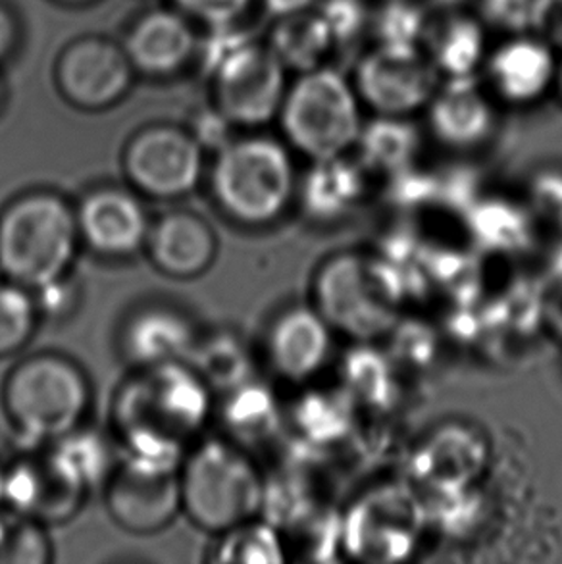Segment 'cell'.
<instances>
[{
    "instance_id": "1",
    "label": "cell",
    "mask_w": 562,
    "mask_h": 564,
    "mask_svg": "<svg viewBox=\"0 0 562 564\" xmlns=\"http://www.w3.org/2000/svg\"><path fill=\"white\" fill-rule=\"evenodd\" d=\"M213 414V389L187 362L136 368L112 403L120 457L180 470Z\"/></svg>"
},
{
    "instance_id": "2",
    "label": "cell",
    "mask_w": 562,
    "mask_h": 564,
    "mask_svg": "<svg viewBox=\"0 0 562 564\" xmlns=\"http://www.w3.org/2000/svg\"><path fill=\"white\" fill-rule=\"evenodd\" d=\"M79 245L76 206L56 191H28L0 213V278L43 290L72 274Z\"/></svg>"
},
{
    "instance_id": "3",
    "label": "cell",
    "mask_w": 562,
    "mask_h": 564,
    "mask_svg": "<svg viewBox=\"0 0 562 564\" xmlns=\"http://www.w3.org/2000/svg\"><path fill=\"white\" fill-rule=\"evenodd\" d=\"M91 401L84 368L56 352L23 359L2 386L4 414L28 447L53 445L84 426Z\"/></svg>"
},
{
    "instance_id": "4",
    "label": "cell",
    "mask_w": 562,
    "mask_h": 564,
    "mask_svg": "<svg viewBox=\"0 0 562 564\" xmlns=\"http://www.w3.org/2000/svg\"><path fill=\"white\" fill-rule=\"evenodd\" d=\"M182 511L195 527L221 535L259 519L267 480L247 449L226 437L198 440L180 466Z\"/></svg>"
},
{
    "instance_id": "5",
    "label": "cell",
    "mask_w": 562,
    "mask_h": 564,
    "mask_svg": "<svg viewBox=\"0 0 562 564\" xmlns=\"http://www.w3.org/2000/svg\"><path fill=\"white\" fill-rule=\"evenodd\" d=\"M210 191L226 218L244 228H264L280 220L295 198V164L278 139L247 133L216 151Z\"/></svg>"
},
{
    "instance_id": "6",
    "label": "cell",
    "mask_w": 562,
    "mask_h": 564,
    "mask_svg": "<svg viewBox=\"0 0 562 564\" xmlns=\"http://www.w3.org/2000/svg\"><path fill=\"white\" fill-rule=\"evenodd\" d=\"M358 100L339 72L324 66L304 72L288 87L278 115L289 147L312 162L345 156L365 126Z\"/></svg>"
},
{
    "instance_id": "7",
    "label": "cell",
    "mask_w": 562,
    "mask_h": 564,
    "mask_svg": "<svg viewBox=\"0 0 562 564\" xmlns=\"http://www.w3.org/2000/svg\"><path fill=\"white\" fill-rule=\"evenodd\" d=\"M214 110L237 130L264 128L280 115L288 69L268 43L228 33L210 56Z\"/></svg>"
},
{
    "instance_id": "8",
    "label": "cell",
    "mask_w": 562,
    "mask_h": 564,
    "mask_svg": "<svg viewBox=\"0 0 562 564\" xmlns=\"http://www.w3.org/2000/svg\"><path fill=\"white\" fill-rule=\"evenodd\" d=\"M318 311L332 329L358 341L383 336L397 322V291L381 268L360 254H337L314 282Z\"/></svg>"
},
{
    "instance_id": "9",
    "label": "cell",
    "mask_w": 562,
    "mask_h": 564,
    "mask_svg": "<svg viewBox=\"0 0 562 564\" xmlns=\"http://www.w3.org/2000/svg\"><path fill=\"white\" fill-rule=\"evenodd\" d=\"M131 189L156 200H175L197 189L205 174V147L193 131L156 123L138 131L123 149Z\"/></svg>"
},
{
    "instance_id": "10",
    "label": "cell",
    "mask_w": 562,
    "mask_h": 564,
    "mask_svg": "<svg viewBox=\"0 0 562 564\" xmlns=\"http://www.w3.org/2000/svg\"><path fill=\"white\" fill-rule=\"evenodd\" d=\"M89 486L54 445H35L4 466V507L43 527L64 524L82 511Z\"/></svg>"
},
{
    "instance_id": "11",
    "label": "cell",
    "mask_w": 562,
    "mask_h": 564,
    "mask_svg": "<svg viewBox=\"0 0 562 564\" xmlns=\"http://www.w3.org/2000/svg\"><path fill=\"white\" fill-rule=\"evenodd\" d=\"M358 97L380 116H409L428 107L441 74L419 45L380 43L358 62Z\"/></svg>"
},
{
    "instance_id": "12",
    "label": "cell",
    "mask_w": 562,
    "mask_h": 564,
    "mask_svg": "<svg viewBox=\"0 0 562 564\" xmlns=\"http://www.w3.org/2000/svg\"><path fill=\"white\" fill-rule=\"evenodd\" d=\"M54 76L58 91L72 107L99 112L126 99L136 68L123 45L89 35L72 41L62 51Z\"/></svg>"
},
{
    "instance_id": "13",
    "label": "cell",
    "mask_w": 562,
    "mask_h": 564,
    "mask_svg": "<svg viewBox=\"0 0 562 564\" xmlns=\"http://www.w3.org/2000/svg\"><path fill=\"white\" fill-rule=\"evenodd\" d=\"M110 519L136 535L159 534L182 514L180 470L120 457L105 484Z\"/></svg>"
},
{
    "instance_id": "14",
    "label": "cell",
    "mask_w": 562,
    "mask_h": 564,
    "mask_svg": "<svg viewBox=\"0 0 562 564\" xmlns=\"http://www.w3.org/2000/svg\"><path fill=\"white\" fill-rule=\"evenodd\" d=\"M82 245L102 259H130L143 251L152 221L138 191L105 185L76 206Z\"/></svg>"
},
{
    "instance_id": "15",
    "label": "cell",
    "mask_w": 562,
    "mask_h": 564,
    "mask_svg": "<svg viewBox=\"0 0 562 564\" xmlns=\"http://www.w3.org/2000/svg\"><path fill=\"white\" fill-rule=\"evenodd\" d=\"M332 326L316 306H289L267 336V359L275 375L303 383L320 375L332 352Z\"/></svg>"
},
{
    "instance_id": "16",
    "label": "cell",
    "mask_w": 562,
    "mask_h": 564,
    "mask_svg": "<svg viewBox=\"0 0 562 564\" xmlns=\"http://www.w3.org/2000/svg\"><path fill=\"white\" fill-rule=\"evenodd\" d=\"M198 336L195 322L180 308L144 305L123 322L120 349L133 370L190 362Z\"/></svg>"
},
{
    "instance_id": "17",
    "label": "cell",
    "mask_w": 562,
    "mask_h": 564,
    "mask_svg": "<svg viewBox=\"0 0 562 564\" xmlns=\"http://www.w3.org/2000/svg\"><path fill=\"white\" fill-rule=\"evenodd\" d=\"M144 249L159 272L175 280H191L213 267L218 237L203 216L174 210L152 221Z\"/></svg>"
},
{
    "instance_id": "18",
    "label": "cell",
    "mask_w": 562,
    "mask_h": 564,
    "mask_svg": "<svg viewBox=\"0 0 562 564\" xmlns=\"http://www.w3.org/2000/svg\"><path fill=\"white\" fill-rule=\"evenodd\" d=\"M198 39L191 18L160 8L133 23L123 48L136 72L144 76L170 77L180 74L197 54Z\"/></svg>"
},
{
    "instance_id": "19",
    "label": "cell",
    "mask_w": 562,
    "mask_h": 564,
    "mask_svg": "<svg viewBox=\"0 0 562 564\" xmlns=\"http://www.w3.org/2000/svg\"><path fill=\"white\" fill-rule=\"evenodd\" d=\"M433 138L455 151L484 145L494 133L495 110L474 76L447 79L428 102Z\"/></svg>"
},
{
    "instance_id": "20",
    "label": "cell",
    "mask_w": 562,
    "mask_h": 564,
    "mask_svg": "<svg viewBox=\"0 0 562 564\" xmlns=\"http://www.w3.org/2000/svg\"><path fill=\"white\" fill-rule=\"evenodd\" d=\"M556 61L548 41L520 35L497 46L487 61L495 93L512 105H530L555 84Z\"/></svg>"
},
{
    "instance_id": "21",
    "label": "cell",
    "mask_w": 562,
    "mask_h": 564,
    "mask_svg": "<svg viewBox=\"0 0 562 564\" xmlns=\"http://www.w3.org/2000/svg\"><path fill=\"white\" fill-rule=\"evenodd\" d=\"M218 420L226 440L249 449L274 437L281 424L280 404L268 386L252 378L221 393Z\"/></svg>"
},
{
    "instance_id": "22",
    "label": "cell",
    "mask_w": 562,
    "mask_h": 564,
    "mask_svg": "<svg viewBox=\"0 0 562 564\" xmlns=\"http://www.w3.org/2000/svg\"><path fill=\"white\" fill-rule=\"evenodd\" d=\"M428 54L447 79L471 77L486 56L484 25L468 14H447L428 28Z\"/></svg>"
},
{
    "instance_id": "23",
    "label": "cell",
    "mask_w": 562,
    "mask_h": 564,
    "mask_svg": "<svg viewBox=\"0 0 562 564\" xmlns=\"http://www.w3.org/2000/svg\"><path fill=\"white\" fill-rule=\"evenodd\" d=\"M213 393H226L255 378L251 349L231 329H214L198 336L187 362Z\"/></svg>"
},
{
    "instance_id": "24",
    "label": "cell",
    "mask_w": 562,
    "mask_h": 564,
    "mask_svg": "<svg viewBox=\"0 0 562 564\" xmlns=\"http://www.w3.org/2000/svg\"><path fill=\"white\" fill-rule=\"evenodd\" d=\"M285 69L299 74L322 66L327 54L335 48L332 31L318 10H303L278 18L268 41Z\"/></svg>"
},
{
    "instance_id": "25",
    "label": "cell",
    "mask_w": 562,
    "mask_h": 564,
    "mask_svg": "<svg viewBox=\"0 0 562 564\" xmlns=\"http://www.w3.org/2000/svg\"><path fill=\"white\" fill-rule=\"evenodd\" d=\"M301 191L304 208L314 218H334L347 213L355 205L358 195L363 193V176L360 170L345 156L312 162V169Z\"/></svg>"
},
{
    "instance_id": "26",
    "label": "cell",
    "mask_w": 562,
    "mask_h": 564,
    "mask_svg": "<svg viewBox=\"0 0 562 564\" xmlns=\"http://www.w3.org/2000/svg\"><path fill=\"white\" fill-rule=\"evenodd\" d=\"M357 147L368 169L399 172L419 153L420 133L404 116L378 115L363 126Z\"/></svg>"
},
{
    "instance_id": "27",
    "label": "cell",
    "mask_w": 562,
    "mask_h": 564,
    "mask_svg": "<svg viewBox=\"0 0 562 564\" xmlns=\"http://www.w3.org/2000/svg\"><path fill=\"white\" fill-rule=\"evenodd\" d=\"M53 445L74 466V470L84 478L89 489L100 486L105 488L110 474L115 473L120 463V451L116 453L110 440L85 424Z\"/></svg>"
},
{
    "instance_id": "28",
    "label": "cell",
    "mask_w": 562,
    "mask_h": 564,
    "mask_svg": "<svg viewBox=\"0 0 562 564\" xmlns=\"http://www.w3.org/2000/svg\"><path fill=\"white\" fill-rule=\"evenodd\" d=\"M41 322V311L33 291L8 280H0V359L22 351L30 345Z\"/></svg>"
},
{
    "instance_id": "29",
    "label": "cell",
    "mask_w": 562,
    "mask_h": 564,
    "mask_svg": "<svg viewBox=\"0 0 562 564\" xmlns=\"http://www.w3.org/2000/svg\"><path fill=\"white\" fill-rule=\"evenodd\" d=\"M216 563H283L285 551L272 522L249 520L220 535Z\"/></svg>"
},
{
    "instance_id": "30",
    "label": "cell",
    "mask_w": 562,
    "mask_h": 564,
    "mask_svg": "<svg viewBox=\"0 0 562 564\" xmlns=\"http://www.w3.org/2000/svg\"><path fill=\"white\" fill-rule=\"evenodd\" d=\"M53 558L46 527L0 507V564H45Z\"/></svg>"
},
{
    "instance_id": "31",
    "label": "cell",
    "mask_w": 562,
    "mask_h": 564,
    "mask_svg": "<svg viewBox=\"0 0 562 564\" xmlns=\"http://www.w3.org/2000/svg\"><path fill=\"white\" fill-rule=\"evenodd\" d=\"M370 23L378 41L388 45H419L430 28L428 10L412 0H388Z\"/></svg>"
},
{
    "instance_id": "32",
    "label": "cell",
    "mask_w": 562,
    "mask_h": 564,
    "mask_svg": "<svg viewBox=\"0 0 562 564\" xmlns=\"http://www.w3.org/2000/svg\"><path fill=\"white\" fill-rule=\"evenodd\" d=\"M318 12L332 31L335 46H349L370 25L366 0H320Z\"/></svg>"
},
{
    "instance_id": "33",
    "label": "cell",
    "mask_w": 562,
    "mask_h": 564,
    "mask_svg": "<svg viewBox=\"0 0 562 564\" xmlns=\"http://www.w3.org/2000/svg\"><path fill=\"white\" fill-rule=\"evenodd\" d=\"M183 14L208 28L236 25L255 0H172Z\"/></svg>"
},
{
    "instance_id": "34",
    "label": "cell",
    "mask_w": 562,
    "mask_h": 564,
    "mask_svg": "<svg viewBox=\"0 0 562 564\" xmlns=\"http://www.w3.org/2000/svg\"><path fill=\"white\" fill-rule=\"evenodd\" d=\"M482 15L499 30L525 33L532 23L536 0H479Z\"/></svg>"
},
{
    "instance_id": "35",
    "label": "cell",
    "mask_w": 562,
    "mask_h": 564,
    "mask_svg": "<svg viewBox=\"0 0 562 564\" xmlns=\"http://www.w3.org/2000/svg\"><path fill=\"white\" fill-rule=\"evenodd\" d=\"M530 30L549 45L562 46V0H536Z\"/></svg>"
},
{
    "instance_id": "36",
    "label": "cell",
    "mask_w": 562,
    "mask_h": 564,
    "mask_svg": "<svg viewBox=\"0 0 562 564\" xmlns=\"http://www.w3.org/2000/svg\"><path fill=\"white\" fill-rule=\"evenodd\" d=\"M20 41V25L14 12L0 2V62L7 61L14 53L15 45Z\"/></svg>"
},
{
    "instance_id": "37",
    "label": "cell",
    "mask_w": 562,
    "mask_h": 564,
    "mask_svg": "<svg viewBox=\"0 0 562 564\" xmlns=\"http://www.w3.org/2000/svg\"><path fill=\"white\" fill-rule=\"evenodd\" d=\"M318 0H262V7L272 18H283V15L296 14L303 10H311Z\"/></svg>"
},
{
    "instance_id": "38",
    "label": "cell",
    "mask_w": 562,
    "mask_h": 564,
    "mask_svg": "<svg viewBox=\"0 0 562 564\" xmlns=\"http://www.w3.org/2000/svg\"><path fill=\"white\" fill-rule=\"evenodd\" d=\"M545 314H548L551 332L562 341V280L549 295L548 303H545Z\"/></svg>"
},
{
    "instance_id": "39",
    "label": "cell",
    "mask_w": 562,
    "mask_h": 564,
    "mask_svg": "<svg viewBox=\"0 0 562 564\" xmlns=\"http://www.w3.org/2000/svg\"><path fill=\"white\" fill-rule=\"evenodd\" d=\"M0 507H4V466L0 465Z\"/></svg>"
},
{
    "instance_id": "40",
    "label": "cell",
    "mask_w": 562,
    "mask_h": 564,
    "mask_svg": "<svg viewBox=\"0 0 562 564\" xmlns=\"http://www.w3.org/2000/svg\"><path fill=\"white\" fill-rule=\"evenodd\" d=\"M556 89L561 93L562 97V61L556 62V76H555Z\"/></svg>"
},
{
    "instance_id": "41",
    "label": "cell",
    "mask_w": 562,
    "mask_h": 564,
    "mask_svg": "<svg viewBox=\"0 0 562 564\" xmlns=\"http://www.w3.org/2000/svg\"><path fill=\"white\" fill-rule=\"evenodd\" d=\"M62 4H69V7H84V4H91L95 0H58Z\"/></svg>"
},
{
    "instance_id": "42",
    "label": "cell",
    "mask_w": 562,
    "mask_h": 564,
    "mask_svg": "<svg viewBox=\"0 0 562 564\" xmlns=\"http://www.w3.org/2000/svg\"><path fill=\"white\" fill-rule=\"evenodd\" d=\"M2 100H4V85L0 82V107H2Z\"/></svg>"
}]
</instances>
